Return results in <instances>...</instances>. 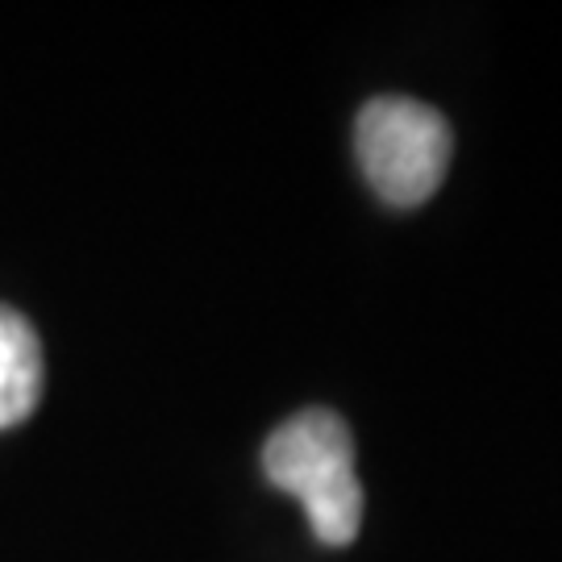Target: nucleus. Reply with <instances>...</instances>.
I'll return each instance as SVG.
<instances>
[{"label": "nucleus", "instance_id": "f03ea898", "mask_svg": "<svg viewBox=\"0 0 562 562\" xmlns=\"http://www.w3.org/2000/svg\"><path fill=\"white\" fill-rule=\"evenodd\" d=\"M355 150L367 183L396 209L429 201L450 162V125L438 109L408 97H380L359 113Z\"/></svg>", "mask_w": 562, "mask_h": 562}, {"label": "nucleus", "instance_id": "7ed1b4c3", "mask_svg": "<svg viewBox=\"0 0 562 562\" xmlns=\"http://www.w3.org/2000/svg\"><path fill=\"white\" fill-rule=\"evenodd\" d=\"M42 401V346L18 308L0 304V429L21 425Z\"/></svg>", "mask_w": 562, "mask_h": 562}, {"label": "nucleus", "instance_id": "f257e3e1", "mask_svg": "<svg viewBox=\"0 0 562 562\" xmlns=\"http://www.w3.org/2000/svg\"><path fill=\"white\" fill-rule=\"evenodd\" d=\"M262 471L280 492L296 496L325 546H350L362 525V487L355 475V438L338 413L308 408L267 438Z\"/></svg>", "mask_w": 562, "mask_h": 562}]
</instances>
